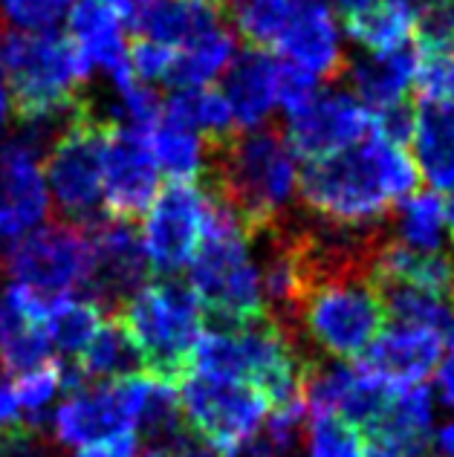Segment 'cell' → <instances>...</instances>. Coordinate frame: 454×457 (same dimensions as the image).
Here are the masks:
<instances>
[{"label":"cell","instance_id":"obj_1","mask_svg":"<svg viewBox=\"0 0 454 457\" xmlns=\"http://www.w3.org/2000/svg\"><path fill=\"white\" fill-rule=\"evenodd\" d=\"M206 188L226 203L249 237L264 232L284 212L298 186V156L278 125L235 130L206 142Z\"/></svg>","mask_w":454,"mask_h":457},{"label":"cell","instance_id":"obj_18","mask_svg":"<svg viewBox=\"0 0 454 457\" xmlns=\"http://www.w3.org/2000/svg\"><path fill=\"white\" fill-rule=\"evenodd\" d=\"M50 218V188L41 160L18 142L0 151V235L18 240Z\"/></svg>","mask_w":454,"mask_h":457},{"label":"cell","instance_id":"obj_29","mask_svg":"<svg viewBox=\"0 0 454 457\" xmlns=\"http://www.w3.org/2000/svg\"><path fill=\"white\" fill-rule=\"evenodd\" d=\"M397 240L417 252H437L443 237V197L437 191H417L393 209Z\"/></svg>","mask_w":454,"mask_h":457},{"label":"cell","instance_id":"obj_10","mask_svg":"<svg viewBox=\"0 0 454 457\" xmlns=\"http://www.w3.org/2000/svg\"><path fill=\"white\" fill-rule=\"evenodd\" d=\"M151 388L148 374L93 382L55 408V440L64 446H99L122 435H136L139 411Z\"/></svg>","mask_w":454,"mask_h":457},{"label":"cell","instance_id":"obj_27","mask_svg":"<svg viewBox=\"0 0 454 457\" xmlns=\"http://www.w3.org/2000/svg\"><path fill=\"white\" fill-rule=\"evenodd\" d=\"M417 12L409 0H382L379 6L359 18L344 21L353 41L367 46L370 53H391L411 41Z\"/></svg>","mask_w":454,"mask_h":457},{"label":"cell","instance_id":"obj_44","mask_svg":"<svg viewBox=\"0 0 454 457\" xmlns=\"http://www.w3.org/2000/svg\"><path fill=\"white\" fill-rule=\"evenodd\" d=\"M379 4H382V0H333V6H336V12L344 21L359 18V15H365V12H370Z\"/></svg>","mask_w":454,"mask_h":457},{"label":"cell","instance_id":"obj_42","mask_svg":"<svg viewBox=\"0 0 454 457\" xmlns=\"http://www.w3.org/2000/svg\"><path fill=\"white\" fill-rule=\"evenodd\" d=\"M162 452V457H220L218 452H214L209 443H202L200 437H194L188 431L186 437H180L174 443V446H169V449H160Z\"/></svg>","mask_w":454,"mask_h":457},{"label":"cell","instance_id":"obj_34","mask_svg":"<svg viewBox=\"0 0 454 457\" xmlns=\"http://www.w3.org/2000/svg\"><path fill=\"white\" fill-rule=\"evenodd\" d=\"M414 44L423 58H454V0L417 12Z\"/></svg>","mask_w":454,"mask_h":457},{"label":"cell","instance_id":"obj_13","mask_svg":"<svg viewBox=\"0 0 454 457\" xmlns=\"http://www.w3.org/2000/svg\"><path fill=\"white\" fill-rule=\"evenodd\" d=\"M286 142L307 162L327 160L374 134V113L348 90H318L304 111L286 122Z\"/></svg>","mask_w":454,"mask_h":457},{"label":"cell","instance_id":"obj_32","mask_svg":"<svg viewBox=\"0 0 454 457\" xmlns=\"http://www.w3.org/2000/svg\"><path fill=\"white\" fill-rule=\"evenodd\" d=\"M310 457H365L362 431L339 414H318L307 423Z\"/></svg>","mask_w":454,"mask_h":457},{"label":"cell","instance_id":"obj_51","mask_svg":"<svg viewBox=\"0 0 454 457\" xmlns=\"http://www.w3.org/2000/svg\"><path fill=\"white\" fill-rule=\"evenodd\" d=\"M226 4H229V6H241L244 0H226Z\"/></svg>","mask_w":454,"mask_h":457},{"label":"cell","instance_id":"obj_31","mask_svg":"<svg viewBox=\"0 0 454 457\" xmlns=\"http://www.w3.org/2000/svg\"><path fill=\"white\" fill-rule=\"evenodd\" d=\"M298 4L301 0H244L237 6V32L244 35L246 46L269 50V46L278 44Z\"/></svg>","mask_w":454,"mask_h":457},{"label":"cell","instance_id":"obj_4","mask_svg":"<svg viewBox=\"0 0 454 457\" xmlns=\"http://www.w3.org/2000/svg\"><path fill=\"white\" fill-rule=\"evenodd\" d=\"M116 319L136 342L151 379L180 388L191 377V359L206 330V312L188 281L160 278L145 284L128 298Z\"/></svg>","mask_w":454,"mask_h":457},{"label":"cell","instance_id":"obj_45","mask_svg":"<svg viewBox=\"0 0 454 457\" xmlns=\"http://www.w3.org/2000/svg\"><path fill=\"white\" fill-rule=\"evenodd\" d=\"M437 454L454 457V423H446L437 435Z\"/></svg>","mask_w":454,"mask_h":457},{"label":"cell","instance_id":"obj_49","mask_svg":"<svg viewBox=\"0 0 454 457\" xmlns=\"http://www.w3.org/2000/svg\"><path fill=\"white\" fill-rule=\"evenodd\" d=\"M409 4L414 6V12H423V9L434 6V4H443V0H409Z\"/></svg>","mask_w":454,"mask_h":457},{"label":"cell","instance_id":"obj_25","mask_svg":"<svg viewBox=\"0 0 454 457\" xmlns=\"http://www.w3.org/2000/svg\"><path fill=\"white\" fill-rule=\"evenodd\" d=\"M104 319H107L104 312L93 302H87V298L62 295V298H53L50 310H46L44 328L53 347H58L64 356H70L76 362V359L87 351V345L93 342V336L99 333Z\"/></svg>","mask_w":454,"mask_h":457},{"label":"cell","instance_id":"obj_28","mask_svg":"<svg viewBox=\"0 0 454 457\" xmlns=\"http://www.w3.org/2000/svg\"><path fill=\"white\" fill-rule=\"evenodd\" d=\"M235 62V35L232 29H223L218 35H209L200 44H191L186 50H177L171 81L177 90L186 87H209L220 73L229 70Z\"/></svg>","mask_w":454,"mask_h":457},{"label":"cell","instance_id":"obj_8","mask_svg":"<svg viewBox=\"0 0 454 457\" xmlns=\"http://www.w3.org/2000/svg\"><path fill=\"white\" fill-rule=\"evenodd\" d=\"M177 394L188 431L220 457H241L269 414V400L252 385L191 374Z\"/></svg>","mask_w":454,"mask_h":457},{"label":"cell","instance_id":"obj_39","mask_svg":"<svg viewBox=\"0 0 454 457\" xmlns=\"http://www.w3.org/2000/svg\"><path fill=\"white\" fill-rule=\"evenodd\" d=\"M318 96V79L295 64H281L278 70V104L286 113H298Z\"/></svg>","mask_w":454,"mask_h":457},{"label":"cell","instance_id":"obj_38","mask_svg":"<svg viewBox=\"0 0 454 457\" xmlns=\"http://www.w3.org/2000/svg\"><path fill=\"white\" fill-rule=\"evenodd\" d=\"M374 134H379L382 139L397 148H409L417 134V99L414 96L397 102L393 107H388V111L374 113Z\"/></svg>","mask_w":454,"mask_h":457},{"label":"cell","instance_id":"obj_33","mask_svg":"<svg viewBox=\"0 0 454 457\" xmlns=\"http://www.w3.org/2000/svg\"><path fill=\"white\" fill-rule=\"evenodd\" d=\"M58 391H64V362L62 359H53V362H46L41 368L29 370V374L18 377L15 396H18V405L32 417L29 426L41 428L44 408L50 405V400Z\"/></svg>","mask_w":454,"mask_h":457},{"label":"cell","instance_id":"obj_43","mask_svg":"<svg viewBox=\"0 0 454 457\" xmlns=\"http://www.w3.org/2000/svg\"><path fill=\"white\" fill-rule=\"evenodd\" d=\"M437 388H440V396H443V403L449 408H454V351H449V356L440 362Z\"/></svg>","mask_w":454,"mask_h":457},{"label":"cell","instance_id":"obj_16","mask_svg":"<svg viewBox=\"0 0 454 457\" xmlns=\"http://www.w3.org/2000/svg\"><path fill=\"white\" fill-rule=\"evenodd\" d=\"M275 50L290 64L307 70L316 79L339 81L348 76L339 23L333 18L327 0H301Z\"/></svg>","mask_w":454,"mask_h":457},{"label":"cell","instance_id":"obj_36","mask_svg":"<svg viewBox=\"0 0 454 457\" xmlns=\"http://www.w3.org/2000/svg\"><path fill=\"white\" fill-rule=\"evenodd\" d=\"M128 62H130V70H134V76L145 84H160L171 81V73H174V62H177V50L165 44H157L151 38H136L130 44V53H128Z\"/></svg>","mask_w":454,"mask_h":457},{"label":"cell","instance_id":"obj_5","mask_svg":"<svg viewBox=\"0 0 454 457\" xmlns=\"http://www.w3.org/2000/svg\"><path fill=\"white\" fill-rule=\"evenodd\" d=\"M397 145L370 134L359 145L304 165L298 177L301 206L336 223H379L393 218L388 168Z\"/></svg>","mask_w":454,"mask_h":457},{"label":"cell","instance_id":"obj_11","mask_svg":"<svg viewBox=\"0 0 454 457\" xmlns=\"http://www.w3.org/2000/svg\"><path fill=\"white\" fill-rule=\"evenodd\" d=\"M209 212L211 197L197 183L171 179L160 191L148 209L145 228H142L151 272L162 275V278H177V272L188 267L206 235Z\"/></svg>","mask_w":454,"mask_h":457},{"label":"cell","instance_id":"obj_2","mask_svg":"<svg viewBox=\"0 0 454 457\" xmlns=\"http://www.w3.org/2000/svg\"><path fill=\"white\" fill-rule=\"evenodd\" d=\"M209 197L206 235L188 263V284L206 312V330L241 328L246 321L267 319L258 263L249 246L252 237L226 203L214 195Z\"/></svg>","mask_w":454,"mask_h":457},{"label":"cell","instance_id":"obj_48","mask_svg":"<svg viewBox=\"0 0 454 457\" xmlns=\"http://www.w3.org/2000/svg\"><path fill=\"white\" fill-rule=\"evenodd\" d=\"M443 99L454 102V58H451V67H449V81H446V96Z\"/></svg>","mask_w":454,"mask_h":457},{"label":"cell","instance_id":"obj_22","mask_svg":"<svg viewBox=\"0 0 454 457\" xmlns=\"http://www.w3.org/2000/svg\"><path fill=\"white\" fill-rule=\"evenodd\" d=\"M417 99L414 154L425 179L440 191L454 188V102Z\"/></svg>","mask_w":454,"mask_h":457},{"label":"cell","instance_id":"obj_14","mask_svg":"<svg viewBox=\"0 0 454 457\" xmlns=\"http://www.w3.org/2000/svg\"><path fill=\"white\" fill-rule=\"evenodd\" d=\"M160 195V165L151 151V134L113 125L104 156V214L136 223Z\"/></svg>","mask_w":454,"mask_h":457},{"label":"cell","instance_id":"obj_35","mask_svg":"<svg viewBox=\"0 0 454 457\" xmlns=\"http://www.w3.org/2000/svg\"><path fill=\"white\" fill-rule=\"evenodd\" d=\"M73 4L76 0H0V12L18 29L53 32L55 23L67 18Z\"/></svg>","mask_w":454,"mask_h":457},{"label":"cell","instance_id":"obj_21","mask_svg":"<svg viewBox=\"0 0 454 457\" xmlns=\"http://www.w3.org/2000/svg\"><path fill=\"white\" fill-rule=\"evenodd\" d=\"M278 70L281 62L267 50H246L235 58L223 73V96L235 113V125L241 130L260 128L278 104Z\"/></svg>","mask_w":454,"mask_h":457},{"label":"cell","instance_id":"obj_7","mask_svg":"<svg viewBox=\"0 0 454 457\" xmlns=\"http://www.w3.org/2000/svg\"><path fill=\"white\" fill-rule=\"evenodd\" d=\"M388 312L370 278H342L313 287L301 307V336L333 359L356 362L385 330Z\"/></svg>","mask_w":454,"mask_h":457},{"label":"cell","instance_id":"obj_23","mask_svg":"<svg viewBox=\"0 0 454 457\" xmlns=\"http://www.w3.org/2000/svg\"><path fill=\"white\" fill-rule=\"evenodd\" d=\"M76 368L90 385L145 374V362H142L136 342L130 339L125 324L116 316L104 319L99 333H95L93 342L87 345V351L76 359Z\"/></svg>","mask_w":454,"mask_h":457},{"label":"cell","instance_id":"obj_3","mask_svg":"<svg viewBox=\"0 0 454 457\" xmlns=\"http://www.w3.org/2000/svg\"><path fill=\"white\" fill-rule=\"evenodd\" d=\"M0 73L9 81L18 122L67 116L87 99L93 70L58 32H9L0 41Z\"/></svg>","mask_w":454,"mask_h":457},{"label":"cell","instance_id":"obj_15","mask_svg":"<svg viewBox=\"0 0 454 457\" xmlns=\"http://www.w3.org/2000/svg\"><path fill=\"white\" fill-rule=\"evenodd\" d=\"M446 339L443 333L420 324L388 321L374 345L356 359L365 374L379 379L391 391L423 385L443 362Z\"/></svg>","mask_w":454,"mask_h":457},{"label":"cell","instance_id":"obj_41","mask_svg":"<svg viewBox=\"0 0 454 457\" xmlns=\"http://www.w3.org/2000/svg\"><path fill=\"white\" fill-rule=\"evenodd\" d=\"M18 396H15V385L9 379V370L0 362V428L18 423Z\"/></svg>","mask_w":454,"mask_h":457},{"label":"cell","instance_id":"obj_50","mask_svg":"<svg viewBox=\"0 0 454 457\" xmlns=\"http://www.w3.org/2000/svg\"><path fill=\"white\" fill-rule=\"evenodd\" d=\"M142 457H162V452H160V449H148Z\"/></svg>","mask_w":454,"mask_h":457},{"label":"cell","instance_id":"obj_47","mask_svg":"<svg viewBox=\"0 0 454 457\" xmlns=\"http://www.w3.org/2000/svg\"><path fill=\"white\" fill-rule=\"evenodd\" d=\"M443 223L449 226V235L454 244V188H449V195L443 197Z\"/></svg>","mask_w":454,"mask_h":457},{"label":"cell","instance_id":"obj_37","mask_svg":"<svg viewBox=\"0 0 454 457\" xmlns=\"http://www.w3.org/2000/svg\"><path fill=\"white\" fill-rule=\"evenodd\" d=\"M0 457H64L58 440L29 423H12L0 428Z\"/></svg>","mask_w":454,"mask_h":457},{"label":"cell","instance_id":"obj_9","mask_svg":"<svg viewBox=\"0 0 454 457\" xmlns=\"http://www.w3.org/2000/svg\"><path fill=\"white\" fill-rule=\"evenodd\" d=\"M6 267L15 284L38 295H76L90 275V235L67 220L46 223L12 244Z\"/></svg>","mask_w":454,"mask_h":457},{"label":"cell","instance_id":"obj_17","mask_svg":"<svg viewBox=\"0 0 454 457\" xmlns=\"http://www.w3.org/2000/svg\"><path fill=\"white\" fill-rule=\"evenodd\" d=\"M365 457H425L432 452V391H393L382 414L362 428Z\"/></svg>","mask_w":454,"mask_h":457},{"label":"cell","instance_id":"obj_19","mask_svg":"<svg viewBox=\"0 0 454 457\" xmlns=\"http://www.w3.org/2000/svg\"><path fill=\"white\" fill-rule=\"evenodd\" d=\"M67 29L70 41L90 70H104L111 79L130 70V44L125 41L128 27L107 0H76L67 15Z\"/></svg>","mask_w":454,"mask_h":457},{"label":"cell","instance_id":"obj_6","mask_svg":"<svg viewBox=\"0 0 454 457\" xmlns=\"http://www.w3.org/2000/svg\"><path fill=\"white\" fill-rule=\"evenodd\" d=\"M111 130V113H102L87 99L46 154V188L53 191L55 206L67 223L90 228L104 218L99 206L104 195V156Z\"/></svg>","mask_w":454,"mask_h":457},{"label":"cell","instance_id":"obj_46","mask_svg":"<svg viewBox=\"0 0 454 457\" xmlns=\"http://www.w3.org/2000/svg\"><path fill=\"white\" fill-rule=\"evenodd\" d=\"M9 116H12V96H9V90H6V84L0 81V137H4Z\"/></svg>","mask_w":454,"mask_h":457},{"label":"cell","instance_id":"obj_40","mask_svg":"<svg viewBox=\"0 0 454 457\" xmlns=\"http://www.w3.org/2000/svg\"><path fill=\"white\" fill-rule=\"evenodd\" d=\"M139 449V437L136 435H122L111 443H99V446H87L81 449L76 457H136Z\"/></svg>","mask_w":454,"mask_h":457},{"label":"cell","instance_id":"obj_20","mask_svg":"<svg viewBox=\"0 0 454 457\" xmlns=\"http://www.w3.org/2000/svg\"><path fill=\"white\" fill-rule=\"evenodd\" d=\"M423 53L414 41L397 46L391 53H370L348 64V79L353 96L370 113H382L397 102L414 96V81L420 73Z\"/></svg>","mask_w":454,"mask_h":457},{"label":"cell","instance_id":"obj_24","mask_svg":"<svg viewBox=\"0 0 454 457\" xmlns=\"http://www.w3.org/2000/svg\"><path fill=\"white\" fill-rule=\"evenodd\" d=\"M0 362L18 377L53 362V342L44 324L0 304Z\"/></svg>","mask_w":454,"mask_h":457},{"label":"cell","instance_id":"obj_26","mask_svg":"<svg viewBox=\"0 0 454 457\" xmlns=\"http://www.w3.org/2000/svg\"><path fill=\"white\" fill-rule=\"evenodd\" d=\"M151 151L160 171H165L171 179L194 183L197 177L206 174V139L180 122L162 116L151 134Z\"/></svg>","mask_w":454,"mask_h":457},{"label":"cell","instance_id":"obj_12","mask_svg":"<svg viewBox=\"0 0 454 457\" xmlns=\"http://www.w3.org/2000/svg\"><path fill=\"white\" fill-rule=\"evenodd\" d=\"M90 275L85 281V295L104 316H116L130 295H136L148 281L151 263L145 240L136 223L104 218L90 228Z\"/></svg>","mask_w":454,"mask_h":457},{"label":"cell","instance_id":"obj_30","mask_svg":"<svg viewBox=\"0 0 454 457\" xmlns=\"http://www.w3.org/2000/svg\"><path fill=\"white\" fill-rule=\"evenodd\" d=\"M136 435L145 437L151 449H169L180 437L188 435L177 388L151 379V388H148L145 403H142V411H139Z\"/></svg>","mask_w":454,"mask_h":457}]
</instances>
